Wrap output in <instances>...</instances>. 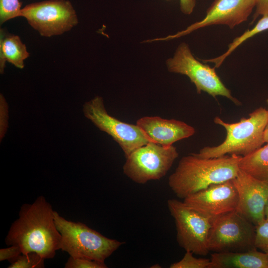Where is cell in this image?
<instances>
[{
    "label": "cell",
    "instance_id": "obj_1",
    "mask_svg": "<svg viewBox=\"0 0 268 268\" xmlns=\"http://www.w3.org/2000/svg\"><path fill=\"white\" fill-rule=\"evenodd\" d=\"M54 212L51 204L42 196L32 203L24 204L6 236L5 244L18 246L22 254L35 252L44 259L53 258L61 249L62 240Z\"/></svg>",
    "mask_w": 268,
    "mask_h": 268
},
{
    "label": "cell",
    "instance_id": "obj_2",
    "mask_svg": "<svg viewBox=\"0 0 268 268\" xmlns=\"http://www.w3.org/2000/svg\"><path fill=\"white\" fill-rule=\"evenodd\" d=\"M242 157L233 154L203 158L196 153L184 156L169 177V187L178 198L184 200L211 185L234 179L240 169Z\"/></svg>",
    "mask_w": 268,
    "mask_h": 268
},
{
    "label": "cell",
    "instance_id": "obj_3",
    "mask_svg": "<svg viewBox=\"0 0 268 268\" xmlns=\"http://www.w3.org/2000/svg\"><path fill=\"white\" fill-rule=\"evenodd\" d=\"M268 122V111L262 107L249 114L248 118H242L236 123H227L216 117L214 123L223 127L226 132L225 140L217 146H205L196 154L203 158L218 157L227 154L246 156L265 143L264 134Z\"/></svg>",
    "mask_w": 268,
    "mask_h": 268
},
{
    "label": "cell",
    "instance_id": "obj_4",
    "mask_svg": "<svg viewBox=\"0 0 268 268\" xmlns=\"http://www.w3.org/2000/svg\"><path fill=\"white\" fill-rule=\"evenodd\" d=\"M54 215L56 227L62 236L61 250L70 257L105 263L125 244L106 237L83 223L68 220L55 210Z\"/></svg>",
    "mask_w": 268,
    "mask_h": 268
},
{
    "label": "cell",
    "instance_id": "obj_5",
    "mask_svg": "<svg viewBox=\"0 0 268 268\" xmlns=\"http://www.w3.org/2000/svg\"><path fill=\"white\" fill-rule=\"evenodd\" d=\"M256 226L236 210L211 221L208 247L214 253L245 252L257 249Z\"/></svg>",
    "mask_w": 268,
    "mask_h": 268
},
{
    "label": "cell",
    "instance_id": "obj_6",
    "mask_svg": "<svg viewBox=\"0 0 268 268\" xmlns=\"http://www.w3.org/2000/svg\"><path fill=\"white\" fill-rule=\"evenodd\" d=\"M179 156L173 145L149 142L133 151L123 167L124 174L135 183L144 184L165 176Z\"/></svg>",
    "mask_w": 268,
    "mask_h": 268
},
{
    "label": "cell",
    "instance_id": "obj_7",
    "mask_svg": "<svg viewBox=\"0 0 268 268\" xmlns=\"http://www.w3.org/2000/svg\"><path fill=\"white\" fill-rule=\"evenodd\" d=\"M166 66L169 72L187 76L195 85L198 93L205 92L214 98L221 96L237 105L241 104L223 84L215 68L196 59L186 43L178 46L173 57L166 61Z\"/></svg>",
    "mask_w": 268,
    "mask_h": 268
},
{
    "label": "cell",
    "instance_id": "obj_8",
    "mask_svg": "<svg viewBox=\"0 0 268 268\" xmlns=\"http://www.w3.org/2000/svg\"><path fill=\"white\" fill-rule=\"evenodd\" d=\"M21 17L40 35L50 37L70 30L78 23L76 12L68 0H46L22 8Z\"/></svg>",
    "mask_w": 268,
    "mask_h": 268
},
{
    "label": "cell",
    "instance_id": "obj_9",
    "mask_svg": "<svg viewBox=\"0 0 268 268\" xmlns=\"http://www.w3.org/2000/svg\"><path fill=\"white\" fill-rule=\"evenodd\" d=\"M167 203L175 221L179 245L194 254L207 255L211 220L178 200L169 199Z\"/></svg>",
    "mask_w": 268,
    "mask_h": 268
},
{
    "label": "cell",
    "instance_id": "obj_10",
    "mask_svg": "<svg viewBox=\"0 0 268 268\" xmlns=\"http://www.w3.org/2000/svg\"><path fill=\"white\" fill-rule=\"evenodd\" d=\"M82 111L87 119L119 145L126 158L136 148L150 142L136 125L122 122L110 115L101 96H95L85 102Z\"/></svg>",
    "mask_w": 268,
    "mask_h": 268
},
{
    "label": "cell",
    "instance_id": "obj_11",
    "mask_svg": "<svg viewBox=\"0 0 268 268\" xmlns=\"http://www.w3.org/2000/svg\"><path fill=\"white\" fill-rule=\"evenodd\" d=\"M254 7L255 0H214L201 20L191 24L186 29L175 34L149 40V42L178 38L200 28L212 25H226L232 29L247 21Z\"/></svg>",
    "mask_w": 268,
    "mask_h": 268
},
{
    "label": "cell",
    "instance_id": "obj_12",
    "mask_svg": "<svg viewBox=\"0 0 268 268\" xmlns=\"http://www.w3.org/2000/svg\"><path fill=\"white\" fill-rule=\"evenodd\" d=\"M183 202L212 221L220 215L236 210L238 195L231 180L211 185L188 196Z\"/></svg>",
    "mask_w": 268,
    "mask_h": 268
},
{
    "label": "cell",
    "instance_id": "obj_13",
    "mask_svg": "<svg viewBox=\"0 0 268 268\" xmlns=\"http://www.w3.org/2000/svg\"><path fill=\"white\" fill-rule=\"evenodd\" d=\"M232 181L238 195L236 211L256 226L266 219L268 184L240 168Z\"/></svg>",
    "mask_w": 268,
    "mask_h": 268
},
{
    "label": "cell",
    "instance_id": "obj_14",
    "mask_svg": "<svg viewBox=\"0 0 268 268\" xmlns=\"http://www.w3.org/2000/svg\"><path fill=\"white\" fill-rule=\"evenodd\" d=\"M136 125L150 142L168 146L193 135L192 126L175 119H165L158 116H145L139 119Z\"/></svg>",
    "mask_w": 268,
    "mask_h": 268
},
{
    "label": "cell",
    "instance_id": "obj_15",
    "mask_svg": "<svg viewBox=\"0 0 268 268\" xmlns=\"http://www.w3.org/2000/svg\"><path fill=\"white\" fill-rule=\"evenodd\" d=\"M257 250L213 253L210 268H268V254Z\"/></svg>",
    "mask_w": 268,
    "mask_h": 268
},
{
    "label": "cell",
    "instance_id": "obj_16",
    "mask_svg": "<svg viewBox=\"0 0 268 268\" xmlns=\"http://www.w3.org/2000/svg\"><path fill=\"white\" fill-rule=\"evenodd\" d=\"M29 56L26 45L20 37L7 33L3 29L0 30V72L3 73L6 62L22 69L24 61Z\"/></svg>",
    "mask_w": 268,
    "mask_h": 268
},
{
    "label": "cell",
    "instance_id": "obj_17",
    "mask_svg": "<svg viewBox=\"0 0 268 268\" xmlns=\"http://www.w3.org/2000/svg\"><path fill=\"white\" fill-rule=\"evenodd\" d=\"M239 166L248 174L268 184V143L242 157Z\"/></svg>",
    "mask_w": 268,
    "mask_h": 268
},
{
    "label": "cell",
    "instance_id": "obj_18",
    "mask_svg": "<svg viewBox=\"0 0 268 268\" xmlns=\"http://www.w3.org/2000/svg\"><path fill=\"white\" fill-rule=\"evenodd\" d=\"M267 30H268V15L262 16L253 28L245 31L240 36L236 37L229 44L226 52L214 59L215 63L218 65H221L226 58L244 41Z\"/></svg>",
    "mask_w": 268,
    "mask_h": 268
},
{
    "label": "cell",
    "instance_id": "obj_19",
    "mask_svg": "<svg viewBox=\"0 0 268 268\" xmlns=\"http://www.w3.org/2000/svg\"><path fill=\"white\" fill-rule=\"evenodd\" d=\"M44 259L35 252L21 254L9 262L8 268H43Z\"/></svg>",
    "mask_w": 268,
    "mask_h": 268
},
{
    "label": "cell",
    "instance_id": "obj_20",
    "mask_svg": "<svg viewBox=\"0 0 268 268\" xmlns=\"http://www.w3.org/2000/svg\"><path fill=\"white\" fill-rule=\"evenodd\" d=\"M22 3L19 0H0V23L21 17Z\"/></svg>",
    "mask_w": 268,
    "mask_h": 268
},
{
    "label": "cell",
    "instance_id": "obj_21",
    "mask_svg": "<svg viewBox=\"0 0 268 268\" xmlns=\"http://www.w3.org/2000/svg\"><path fill=\"white\" fill-rule=\"evenodd\" d=\"M189 251L186 253L182 259L178 262L171 264L170 268H210V259L197 258Z\"/></svg>",
    "mask_w": 268,
    "mask_h": 268
},
{
    "label": "cell",
    "instance_id": "obj_22",
    "mask_svg": "<svg viewBox=\"0 0 268 268\" xmlns=\"http://www.w3.org/2000/svg\"><path fill=\"white\" fill-rule=\"evenodd\" d=\"M255 245L257 249L268 254V221L266 219L256 226Z\"/></svg>",
    "mask_w": 268,
    "mask_h": 268
},
{
    "label": "cell",
    "instance_id": "obj_23",
    "mask_svg": "<svg viewBox=\"0 0 268 268\" xmlns=\"http://www.w3.org/2000/svg\"><path fill=\"white\" fill-rule=\"evenodd\" d=\"M65 267L66 268H107L105 263L85 259L69 257Z\"/></svg>",
    "mask_w": 268,
    "mask_h": 268
},
{
    "label": "cell",
    "instance_id": "obj_24",
    "mask_svg": "<svg viewBox=\"0 0 268 268\" xmlns=\"http://www.w3.org/2000/svg\"><path fill=\"white\" fill-rule=\"evenodd\" d=\"M22 254L20 247L15 245L0 250V261L8 260L9 262L15 259Z\"/></svg>",
    "mask_w": 268,
    "mask_h": 268
},
{
    "label": "cell",
    "instance_id": "obj_25",
    "mask_svg": "<svg viewBox=\"0 0 268 268\" xmlns=\"http://www.w3.org/2000/svg\"><path fill=\"white\" fill-rule=\"evenodd\" d=\"M255 11L252 23L260 16L268 15V0H255Z\"/></svg>",
    "mask_w": 268,
    "mask_h": 268
},
{
    "label": "cell",
    "instance_id": "obj_26",
    "mask_svg": "<svg viewBox=\"0 0 268 268\" xmlns=\"http://www.w3.org/2000/svg\"><path fill=\"white\" fill-rule=\"evenodd\" d=\"M196 0H180V9L185 14H191L196 6Z\"/></svg>",
    "mask_w": 268,
    "mask_h": 268
},
{
    "label": "cell",
    "instance_id": "obj_27",
    "mask_svg": "<svg viewBox=\"0 0 268 268\" xmlns=\"http://www.w3.org/2000/svg\"><path fill=\"white\" fill-rule=\"evenodd\" d=\"M267 103L268 106V99L267 100ZM264 138L265 142L268 143V122L264 131Z\"/></svg>",
    "mask_w": 268,
    "mask_h": 268
},
{
    "label": "cell",
    "instance_id": "obj_28",
    "mask_svg": "<svg viewBox=\"0 0 268 268\" xmlns=\"http://www.w3.org/2000/svg\"><path fill=\"white\" fill-rule=\"evenodd\" d=\"M265 218L268 221V201L267 202L265 209Z\"/></svg>",
    "mask_w": 268,
    "mask_h": 268
},
{
    "label": "cell",
    "instance_id": "obj_29",
    "mask_svg": "<svg viewBox=\"0 0 268 268\" xmlns=\"http://www.w3.org/2000/svg\"></svg>",
    "mask_w": 268,
    "mask_h": 268
}]
</instances>
